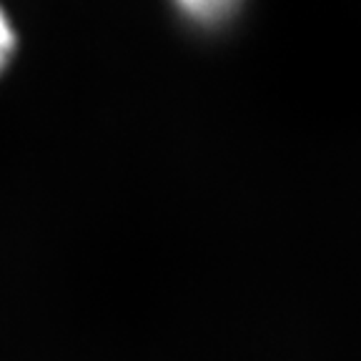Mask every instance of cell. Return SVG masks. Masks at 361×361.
Segmentation results:
<instances>
[{"instance_id": "6da1fadb", "label": "cell", "mask_w": 361, "mask_h": 361, "mask_svg": "<svg viewBox=\"0 0 361 361\" xmlns=\"http://www.w3.org/2000/svg\"><path fill=\"white\" fill-rule=\"evenodd\" d=\"M180 20L198 30H219L241 11L243 0H169Z\"/></svg>"}, {"instance_id": "7a4b0ae2", "label": "cell", "mask_w": 361, "mask_h": 361, "mask_svg": "<svg viewBox=\"0 0 361 361\" xmlns=\"http://www.w3.org/2000/svg\"><path fill=\"white\" fill-rule=\"evenodd\" d=\"M16 51H18V33L13 28L11 16H8L3 3H0V73L11 66Z\"/></svg>"}]
</instances>
